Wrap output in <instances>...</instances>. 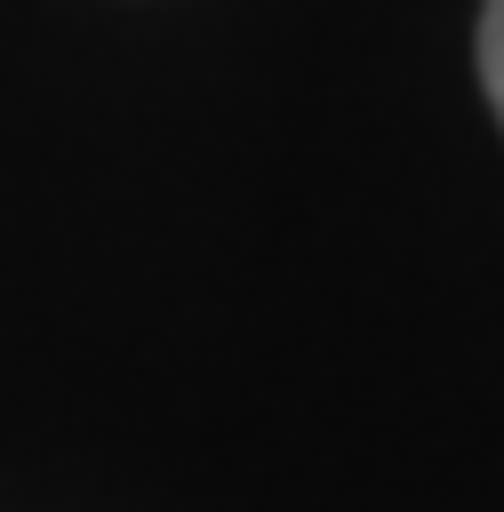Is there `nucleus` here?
Listing matches in <instances>:
<instances>
[{
    "label": "nucleus",
    "instance_id": "obj_1",
    "mask_svg": "<svg viewBox=\"0 0 504 512\" xmlns=\"http://www.w3.org/2000/svg\"><path fill=\"white\" fill-rule=\"evenodd\" d=\"M480 88L504 120V0H480Z\"/></svg>",
    "mask_w": 504,
    "mask_h": 512
}]
</instances>
